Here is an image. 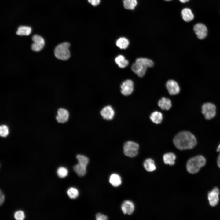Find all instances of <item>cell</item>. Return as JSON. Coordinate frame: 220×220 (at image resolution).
Instances as JSON below:
<instances>
[{
  "instance_id": "38",
  "label": "cell",
  "mask_w": 220,
  "mask_h": 220,
  "mask_svg": "<svg viewBox=\"0 0 220 220\" xmlns=\"http://www.w3.org/2000/svg\"><path fill=\"white\" fill-rule=\"evenodd\" d=\"M164 0L166 1H170L172 0Z\"/></svg>"
},
{
  "instance_id": "11",
  "label": "cell",
  "mask_w": 220,
  "mask_h": 220,
  "mask_svg": "<svg viewBox=\"0 0 220 220\" xmlns=\"http://www.w3.org/2000/svg\"><path fill=\"white\" fill-rule=\"evenodd\" d=\"M115 111L110 105L104 107L100 111V114L104 119L110 120L112 119L115 115Z\"/></svg>"
},
{
  "instance_id": "10",
  "label": "cell",
  "mask_w": 220,
  "mask_h": 220,
  "mask_svg": "<svg viewBox=\"0 0 220 220\" xmlns=\"http://www.w3.org/2000/svg\"><path fill=\"white\" fill-rule=\"evenodd\" d=\"M166 87L169 94L171 95H176L180 92V87L178 83L174 80L168 81L166 84Z\"/></svg>"
},
{
  "instance_id": "6",
  "label": "cell",
  "mask_w": 220,
  "mask_h": 220,
  "mask_svg": "<svg viewBox=\"0 0 220 220\" xmlns=\"http://www.w3.org/2000/svg\"><path fill=\"white\" fill-rule=\"evenodd\" d=\"M32 39L34 42L31 46L32 50L36 52L40 51L45 45L44 38L39 35H34L32 36Z\"/></svg>"
},
{
  "instance_id": "13",
  "label": "cell",
  "mask_w": 220,
  "mask_h": 220,
  "mask_svg": "<svg viewBox=\"0 0 220 220\" xmlns=\"http://www.w3.org/2000/svg\"><path fill=\"white\" fill-rule=\"evenodd\" d=\"M131 68L133 72L140 77L145 75L147 69L146 68L136 61L132 64Z\"/></svg>"
},
{
  "instance_id": "32",
  "label": "cell",
  "mask_w": 220,
  "mask_h": 220,
  "mask_svg": "<svg viewBox=\"0 0 220 220\" xmlns=\"http://www.w3.org/2000/svg\"><path fill=\"white\" fill-rule=\"evenodd\" d=\"M96 218L97 220H106L108 219V218L106 216L99 213L96 215Z\"/></svg>"
},
{
  "instance_id": "21",
  "label": "cell",
  "mask_w": 220,
  "mask_h": 220,
  "mask_svg": "<svg viewBox=\"0 0 220 220\" xmlns=\"http://www.w3.org/2000/svg\"><path fill=\"white\" fill-rule=\"evenodd\" d=\"M150 119L154 123L157 124H160L163 119V115L160 112L155 111L151 114Z\"/></svg>"
},
{
  "instance_id": "12",
  "label": "cell",
  "mask_w": 220,
  "mask_h": 220,
  "mask_svg": "<svg viewBox=\"0 0 220 220\" xmlns=\"http://www.w3.org/2000/svg\"><path fill=\"white\" fill-rule=\"evenodd\" d=\"M69 117V113L68 111L64 108H60L57 111L56 118L58 122L64 123L68 120Z\"/></svg>"
},
{
  "instance_id": "28",
  "label": "cell",
  "mask_w": 220,
  "mask_h": 220,
  "mask_svg": "<svg viewBox=\"0 0 220 220\" xmlns=\"http://www.w3.org/2000/svg\"><path fill=\"white\" fill-rule=\"evenodd\" d=\"M67 194L68 196L71 199L76 198L79 195V191L75 188L71 187L67 191Z\"/></svg>"
},
{
  "instance_id": "26",
  "label": "cell",
  "mask_w": 220,
  "mask_h": 220,
  "mask_svg": "<svg viewBox=\"0 0 220 220\" xmlns=\"http://www.w3.org/2000/svg\"><path fill=\"white\" fill-rule=\"evenodd\" d=\"M138 4L137 0H123V4L125 8L127 9L133 10Z\"/></svg>"
},
{
  "instance_id": "5",
  "label": "cell",
  "mask_w": 220,
  "mask_h": 220,
  "mask_svg": "<svg viewBox=\"0 0 220 220\" xmlns=\"http://www.w3.org/2000/svg\"><path fill=\"white\" fill-rule=\"evenodd\" d=\"M202 112L206 119H211L215 116L216 107L214 104L211 103H204L202 106Z\"/></svg>"
},
{
  "instance_id": "30",
  "label": "cell",
  "mask_w": 220,
  "mask_h": 220,
  "mask_svg": "<svg viewBox=\"0 0 220 220\" xmlns=\"http://www.w3.org/2000/svg\"><path fill=\"white\" fill-rule=\"evenodd\" d=\"M9 133L8 127L6 125H2L0 127V135L1 137H6Z\"/></svg>"
},
{
  "instance_id": "35",
  "label": "cell",
  "mask_w": 220,
  "mask_h": 220,
  "mask_svg": "<svg viewBox=\"0 0 220 220\" xmlns=\"http://www.w3.org/2000/svg\"><path fill=\"white\" fill-rule=\"evenodd\" d=\"M217 163L218 166L220 168V153L217 158Z\"/></svg>"
},
{
  "instance_id": "3",
  "label": "cell",
  "mask_w": 220,
  "mask_h": 220,
  "mask_svg": "<svg viewBox=\"0 0 220 220\" xmlns=\"http://www.w3.org/2000/svg\"><path fill=\"white\" fill-rule=\"evenodd\" d=\"M70 45L68 42H64L58 44L55 48L54 55L58 59L65 61L70 57L69 48Z\"/></svg>"
},
{
  "instance_id": "31",
  "label": "cell",
  "mask_w": 220,
  "mask_h": 220,
  "mask_svg": "<svg viewBox=\"0 0 220 220\" xmlns=\"http://www.w3.org/2000/svg\"><path fill=\"white\" fill-rule=\"evenodd\" d=\"M14 217L17 220H23L25 218V214L23 211L19 210L15 213Z\"/></svg>"
},
{
  "instance_id": "37",
  "label": "cell",
  "mask_w": 220,
  "mask_h": 220,
  "mask_svg": "<svg viewBox=\"0 0 220 220\" xmlns=\"http://www.w3.org/2000/svg\"><path fill=\"white\" fill-rule=\"evenodd\" d=\"M217 151L218 152H220V144L219 145L217 149Z\"/></svg>"
},
{
  "instance_id": "22",
  "label": "cell",
  "mask_w": 220,
  "mask_h": 220,
  "mask_svg": "<svg viewBox=\"0 0 220 220\" xmlns=\"http://www.w3.org/2000/svg\"><path fill=\"white\" fill-rule=\"evenodd\" d=\"M31 32V28L30 27L22 26L18 28L16 34L19 35H28Z\"/></svg>"
},
{
  "instance_id": "16",
  "label": "cell",
  "mask_w": 220,
  "mask_h": 220,
  "mask_svg": "<svg viewBox=\"0 0 220 220\" xmlns=\"http://www.w3.org/2000/svg\"><path fill=\"white\" fill-rule=\"evenodd\" d=\"M182 15L183 20L186 22L192 20L194 17L191 10L188 8H185L182 9Z\"/></svg>"
},
{
  "instance_id": "15",
  "label": "cell",
  "mask_w": 220,
  "mask_h": 220,
  "mask_svg": "<svg viewBox=\"0 0 220 220\" xmlns=\"http://www.w3.org/2000/svg\"><path fill=\"white\" fill-rule=\"evenodd\" d=\"M158 105L163 110H169L171 107V102L170 99L162 97L159 100Z\"/></svg>"
},
{
  "instance_id": "7",
  "label": "cell",
  "mask_w": 220,
  "mask_h": 220,
  "mask_svg": "<svg viewBox=\"0 0 220 220\" xmlns=\"http://www.w3.org/2000/svg\"><path fill=\"white\" fill-rule=\"evenodd\" d=\"M219 190L216 187L214 188L208 194V199L210 205L212 207L216 206L219 201Z\"/></svg>"
},
{
  "instance_id": "4",
  "label": "cell",
  "mask_w": 220,
  "mask_h": 220,
  "mask_svg": "<svg viewBox=\"0 0 220 220\" xmlns=\"http://www.w3.org/2000/svg\"><path fill=\"white\" fill-rule=\"evenodd\" d=\"M139 146L138 144L131 141L126 142L123 146V152L127 156L133 157L138 153Z\"/></svg>"
},
{
  "instance_id": "19",
  "label": "cell",
  "mask_w": 220,
  "mask_h": 220,
  "mask_svg": "<svg viewBox=\"0 0 220 220\" xmlns=\"http://www.w3.org/2000/svg\"><path fill=\"white\" fill-rule=\"evenodd\" d=\"M144 166L146 170L152 172L156 169V167L154 160L150 158L146 159L144 163Z\"/></svg>"
},
{
  "instance_id": "14",
  "label": "cell",
  "mask_w": 220,
  "mask_h": 220,
  "mask_svg": "<svg viewBox=\"0 0 220 220\" xmlns=\"http://www.w3.org/2000/svg\"><path fill=\"white\" fill-rule=\"evenodd\" d=\"M121 209L124 214L129 215L131 214L134 209V206L133 203L129 200L124 201L122 204Z\"/></svg>"
},
{
  "instance_id": "36",
  "label": "cell",
  "mask_w": 220,
  "mask_h": 220,
  "mask_svg": "<svg viewBox=\"0 0 220 220\" xmlns=\"http://www.w3.org/2000/svg\"><path fill=\"white\" fill-rule=\"evenodd\" d=\"M181 2L184 3L188 2L189 0H179Z\"/></svg>"
},
{
  "instance_id": "8",
  "label": "cell",
  "mask_w": 220,
  "mask_h": 220,
  "mask_svg": "<svg viewBox=\"0 0 220 220\" xmlns=\"http://www.w3.org/2000/svg\"><path fill=\"white\" fill-rule=\"evenodd\" d=\"M134 85L132 81L128 79L124 81L121 86V92L122 94L127 96L131 94L134 90Z\"/></svg>"
},
{
  "instance_id": "1",
  "label": "cell",
  "mask_w": 220,
  "mask_h": 220,
  "mask_svg": "<svg viewBox=\"0 0 220 220\" xmlns=\"http://www.w3.org/2000/svg\"><path fill=\"white\" fill-rule=\"evenodd\" d=\"M173 143L178 149L185 150L193 148L197 144V140L192 134L187 131H183L175 136Z\"/></svg>"
},
{
  "instance_id": "34",
  "label": "cell",
  "mask_w": 220,
  "mask_h": 220,
  "mask_svg": "<svg viewBox=\"0 0 220 220\" xmlns=\"http://www.w3.org/2000/svg\"><path fill=\"white\" fill-rule=\"evenodd\" d=\"M5 196L3 193L0 190V205L1 206L3 204L5 200Z\"/></svg>"
},
{
  "instance_id": "27",
  "label": "cell",
  "mask_w": 220,
  "mask_h": 220,
  "mask_svg": "<svg viewBox=\"0 0 220 220\" xmlns=\"http://www.w3.org/2000/svg\"><path fill=\"white\" fill-rule=\"evenodd\" d=\"M78 163L86 167L89 163V159L85 156L79 154L76 156Z\"/></svg>"
},
{
  "instance_id": "33",
  "label": "cell",
  "mask_w": 220,
  "mask_h": 220,
  "mask_svg": "<svg viewBox=\"0 0 220 220\" xmlns=\"http://www.w3.org/2000/svg\"><path fill=\"white\" fill-rule=\"evenodd\" d=\"M88 2L94 6L98 5L100 2V0H88Z\"/></svg>"
},
{
  "instance_id": "25",
  "label": "cell",
  "mask_w": 220,
  "mask_h": 220,
  "mask_svg": "<svg viewBox=\"0 0 220 220\" xmlns=\"http://www.w3.org/2000/svg\"><path fill=\"white\" fill-rule=\"evenodd\" d=\"M73 169L76 173L79 176H84L86 173V167L78 163L74 166Z\"/></svg>"
},
{
  "instance_id": "23",
  "label": "cell",
  "mask_w": 220,
  "mask_h": 220,
  "mask_svg": "<svg viewBox=\"0 0 220 220\" xmlns=\"http://www.w3.org/2000/svg\"><path fill=\"white\" fill-rule=\"evenodd\" d=\"M135 61L140 63L146 68L151 67L154 65V63L153 61L148 58H139L136 59Z\"/></svg>"
},
{
  "instance_id": "18",
  "label": "cell",
  "mask_w": 220,
  "mask_h": 220,
  "mask_svg": "<svg viewBox=\"0 0 220 220\" xmlns=\"http://www.w3.org/2000/svg\"><path fill=\"white\" fill-rule=\"evenodd\" d=\"M110 183L114 187L119 186L122 183V180L120 176L116 174H112L109 178Z\"/></svg>"
},
{
  "instance_id": "20",
  "label": "cell",
  "mask_w": 220,
  "mask_h": 220,
  "mask_svg": "<svg viewBox=\"0 0 220 220\" xmlns=\"http://www.w3.org/2000/svg\"><path fill=\"white\" fill-rule=\"evenodd\" d=\"M115 61L118 66L121 68L126 67L129 64L128 61L124 56L121 55L117 56L116 58Z\"/></svg>"
},
{
  "instance_id": "24",
  "label": "cell",
  "mask_w": 220,
  "mask_h": 220,
  "mask_svg": "<svg viewBox=\"0 0 220 220\" xmlns=\"http://www.w3.org/2000/svg\"><path fill=\"white\" fill-rule=\"evenodd\" d=\"M116 45L121 49H126L128 47L129 42L128 39L124 37H122L118 39L116 42Z\"/></svg>"
},
{
  "instance_id": "2",
  "label": "cell",
  "mask_w": 220,
  "mask_h": 220,
  "mask_svg": "<svg viewBox=\"0 0 220 220\" xmlns=\"http://www.w3.org/2000/svg\"><path fill=\"white\" fill-rule=\"evenodd\" d=\"M206 163L205 158L202 155H197L192 157L187 162V170L190 174H196L199 171L201 167L205 165Z\"/></svg>"
},
{
  "instance_id": "9",
  "label": "cell",
  "mask_w": 220,
  "mask_h": 220,
  "mask_svg": "<svg viewBox=\"0 0 220 220\" xmlns=\"http://www.w3.org/2000/svg\"><path fill=\"white\" fill-rule=\"evenodd\" d=\"M194 31L197 37L200 39H204L207 35V28L203 24L198 23L196 24L194 27Z\"/></svg>"
},
{
  "instance_id": "29",
  "label": "cell",
  "mask_w": 220,
  "mask_h": 220,
  "mask_svg": "<svg viewBox=\"0 0 220 220\" xmlns=\"http://www.w3.org/2000/svg\"><path fill=\"white\" fill-rule=\"evenodd\" d=\"M57 174L59 177L64 178L67 176L68 170L66 168L64 167H61L57 170Z\"/></svg>"
},
{
  "instance_id": "17",
  "label": "cell",
  "mask_w": 220,
  "mask_h": 220,
  "mask_svg": "<svg viewBox=\"0 0 220 220\" xmlns=\"http://www.w3.org/2000/svg\"><path fill=\"white\" fill-rule=\"evenodd\" d=\"M176 158L175 155L172 152L166 153L163 156V160L164 163L170 165L174 164Z\"/></svg>"
}]
</instances>
